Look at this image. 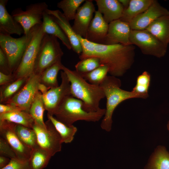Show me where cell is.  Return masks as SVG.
<instances>
[{
	"label": "cell",
	"mask_w": 169,
	"mask_h": 169,
	"mask_svg": "<svg viewBox=\"0 0 169 169\" xmlns=\"http://www.w3.org/2000/svg\"><path fill=\"white\" fill-rule=\"evenodd\" d=\"M77 36L82 48L79 57L80 59L91 57L98 58L101 65L108 67V73L112 76H122L130 68L134 62L135 47L133 44H96Z\"/></svg>",
	"instance_id": "cell-1"
},
{
	"label": "cell",
	"mask_w": 169,
	"mask_h": 169,
	"mask_svg": "<svg viewBox=\"0 0 169 169\" xmlns=\"http://www.w3.org/2000/svg\"><path fill=\"white\" fill-rule=\"evenodd\" d=\"M62 70L70 83L71 96L83 102L84 110L90 112L100 110V102L105 97L101 87L89 83L75 70H71L64 65Z\"/></svg>",
	"instance_id": "cell-2"
},
{
	"label": "cell",
	"mask_w": 169,
	"mask_h": 169,
	"mask_svg": "<svg viewBox=\"0 0 169 169\" xmlns=\"http://www.w3.org/2000/svg\"><path fill=\"white\" fill-rule=\"evenodd\" d=\"M106 98V111L101 124V128L109 132L111 129L113 113L117 106L123 101L132 98L143 97L132 92L121 89V82L116 77L107 76L100 85Z\"/></svg>",
	"instance_id": "cell-3"
},
{
	"label": "cell",
	"mask_w": 169,
	"mask_h": 169,
	"mask_svg": "<svg viewBox=\"0 0 169 169\" xmlns=\"http://www.w3.org/2000/svg\"><path fill=\"white\" fill-rule=\"evenodd\" d=\"M105 109H101L93 112L86 111L81 100L71 95L66 97L53 114L59 120L71 126L78 120L95 122L104 116Z\"/></svg>",
	"instance_id": "cell-4"
},
{
	"label": "cell",
	"mask_w": 169,
	"mask_h": 169,
	"mask_svg": "<svg viewBox=\"0 0 169 169\" xmlns=\"http://www.w3.org/2000/svg\"><path fill=\"white\" fill-rule=\"evenodd\" d=\"M40 25L34 26L28 34H23L18 38L0 33V48L7 57L11 72L18 66L27 46Z\"/></svg>",
	"instance_id": "cell-5"
},
{
	"label": "cell",
	"mask_w": 169,
	"mask_h": 169,
	"mask_svg": "<svg viewBox=\"0 0 169 169\" xmlns=\"http://www.w3.org/2000/svg\"><path fill=\"white\" fill-rule=\"evenodd\" d=\"M63 54L57 38L45 33L40 44L33 72L41 75L49 67L61 62Z\"/></svg>",
	"instance_id": "cell-6"
},
{
	"label": "cell",
	"mask_w": 169,
	"mask_h": 169,
	"mask_svg": "<svg viewBox=\"0 0 169 169\" xmlns=\"http://www.w3.org/2000/svg\"><path fill=\"white\" fill-rule=\"evenodd\" d=\"M130 40L132 44L138 47L145 55L160 58L167 52V46L146 29L131 30Z\"/></svg>",
	"instance_id": "cell-7"
},
{
	"label": "cell",
	"mask_w": 169,
	"mask_h": 169,
	"mask_svg": "<svg viewBox=\"0 0 169 169\" xmlns=\"http://www.w3.org/2000/svg\"><path fill=\"white\" fill-rule=\"evenodd\" d=\"M45 34L41 24L27 46L19 64L14 71L13 75L16 79L28 77L33 73L40 44Z\"/></svg>",
	"instance_id": "cell-8"
},
{
	"label": "cell",
	"mask_w": 169,
	"mask_h": 169,
	"mask_svg": "<svg viewBox=\"0 0 169 169\" xmlns=\"http://www.w3.org/2000/svg\"><path fill=\"white\" fill-rule=\"evenodd\" d=\"M40 75L33 73L20 89L5 103L29 113L31 105L38 91Z\"/></svg>",
	"instance_id": "cell-9"
},
{
	"label": "cell",
	"mask_w": 169,
	"mask_h": 169,
	"mask_svg": "<svg viewBox=\"0 0 169 169\" xmlns=\"http://www.w3.org/2000/svg\"><path fill=\"white\" fill-rule=\"evenodd\" d=\"M48 9L45 2L31 4L26 6L25 11L21 8L14 9L12 15L21 25L24 34H28L34 26L42 23L43 15Z\"/></svg>",
	"instance_id": "cell-10"
},
{
	"label": "cell",
	"mask_w": 169,
	"mask_h": 169,
	"mask_svg": "<svg viewBox=\"0 0 169 169\" xmlns=\"http://www.w3.org/2000/svg\"><path fill=\"white\" fill-rule=\"evenodd\" d=\"M43 128L34 123L32 129L35 132L39 146L52 156L61 150L62 142L60 136L49 119L45 122Z\"/></svg>",
	"instance_id": "cell-11"
},
{
	"label": "cell",
	"mask_w": 169,
	"mask_h": 169,
	"mask_svg": "<svg viewBox=\"0 0 169 169\" xmlns=\"http://www.w3.org/2000/svg\"><path fill=\"white\" fill-rule=\"evenodd\" d=\"M61 83L59 86L50 89L42 95V99L45 110L47 114L53 115L64 99L71 95L70 83L66 74L61 72Z\"/></svg>",
	"instance_id": "cell-12"
},
{
	"label": "cell",
	"mask_w": 169,
	"mask_h": 169,
	"mask_svg": "<svg viewBox=\"0 0 169 169\" xmlns=\"http://www.w3.org/2000/svg\"><path fill=\"white\" fill-rule=\"evenodd\" d=\"M17 124L6 120H0V137L5 140L14 151L18 159L28 161L32 150L25 146L17 136Z\"/></svg>",
	"instance_id": "cell-13"
},
{
	"label": "cell",
	"mask_w": 169,
	"mask_h": 169,
	"mask_svg": "<svg viewBox=\"0 0 169 169\" xmlns=\"http://www.w3.org/2000/svg\"><path fill=\"white\" fill-rule=\"evenodd\" d=\"M167 15H169V11L161 5L157 1L153 0L146 11L135 18L129 24L131 30H145L158 18Z\"/></svg>",
	"instance_id": "cell-14"
},
{
	"label": "cell",
	"mask_w": 169,
	"mask_h": 169,
	"mask_svg": "<svg viewBox=\"0 0 169 169\" xmlns=\"http://www.w3.org/2000/svg\"><path fill=\"white\" fill-rule=\"evenodd\" d=\"M95 7L91 0H85L78 8L72 26L77 35L85 38L88 29L95 12Z\"/></svg>",
	"instance_id": "cell-15"
},
{
	"label": "cell",
	"mask_w": 169,
	"mask_h": 169,
	"mask_svg": "<svg viewBox=\"0 0 169 169\" xmlns=\"http://www.w3.org/2000/svg\"><path fill=\"white\" fill-rule=\"evenodd\" d=\"M131 30L129 23L120 19L110 23L104 44H132L130 40Z\"/></svg>",
	"instance_id": "cell-16"
},
{
	"label": "cell",
	"mask_w": 169,
	"mask_h": 169,
	"mask_svg": "<svg viewBox=\"0 0 169 169\" xmlns=\"http://www.w3.org/2000/svg\"><path fill=\"white\" fill-rule=\"evenodd\" d=\"M109 24L104 20L102 14L96 11L87 30L85 39L93 43L104 44Z\"/></svg>",
	"instance_id": "cell-17"
},
{
	"label": "cell",
	"mask_w": 169,
	"mask_h": 169,
	"mask_svg": "<svg viewBox=\"0 0 169 169\" xmlns=\"http://www.w3.org/2000/svg\"><path fill=\"white\" fill-rule=\"evenodd\" d=\"M47 12L51 15L53 19L63 31L70 42L72 49L80 55L82 51V45L77 35L71 26L69 21L65 17L63 13L59 10L48 9Z\"/></svg>",
	"instance_id": "cell-18"
},
{
	"label": "cell",
	"mask_w": 169,
	"mask_h": 169,
	"mask_svg": "<svg viewBox=\"0 0 169 169\" xmlns=\"http://www.w3.org/2000/svg\"><path fill=\"white\" fill-rule=\"evenodd\" d=\"M8 1L0 0V33L19 36L24 34L22 26L7 11L6 6Z\"/></svg>",
	"instance_id": "cell-19"
},
{
	"label": "cell",
	"mask_w": 169,
	"mask_h": 169,
	"mask_svg": "<svg viewBox=\"0 0 169 169\" xmlns=\"http://www.w3.org/2000/svg\"><path fill=\"white\" fill-rule=\"evenodd\" d=\"M98 11L108 24L121 18L124 8L118 0H95Z\"/></svg>",
	"instance_id": "cell-20"
},
{
	"label": "cell",
	"mask_w": 169,
	"mask_h": 169,
	"mask_svg": "<svg viewBox=\"0 0 169 169\" xmlns=\"http://www.w3.org/2000/svg\"><path fill=\"white\" fill-rule=\"evenodd\" d=\"M47 10L44 14L42 23L44 33L59 38L68 49H71V46L67 36Z\"/></svg>",
	"instance_id": "cell-21"
},
{
	"label": "cell",
	"mask_w": 169,
	"mask_h": 169,
	"mask_svg": "<svg viewBox=\"0 0 169 169\" xmlns=\"http://www.w3.org/2000/svg\"><path fill=\"white\" fill-rule=\"evenodd\" d=\"M146 29L168 46L169 44V15L159 18Z\"/></svg>",
	"instance_id": "cell-22"
},
{
	"label": "cell",
	"mask_w": 169,
	"mask_h": 169,
	"mask_svg": "<svg viewBox=\"0 0 169 169\" xmlns=\"http://www.w3.org/2000/svg\"><path fill=\"white\" fill-rule=\"evenodd\" d=\"M153 0H130L128 7L124 9L120 19L129 23L144 12L151 5Z\"/></svg>",
	"instance_id": "cell-23"
},
{
	"label": "cell",
	"mask_w": 169,
	"mask_h": 169,
	"mask_svg": "<svg viewBox=\"0 0 169 169\" xmlns=\"http://www.w3.org/2000/svg\"><path fill=\"white\" fill-rule=\"evenodd\" d=\"M0 120H6L30 128L34 123L29 113L22 110L0 114Z\"/></svg>",
	"instance_id": "cell-24"
},
{
	"label": "cell",
	"mask_w": 169,
	"mask_h": 169,
	"mask_svg": "<svg viewBox=\"0 0 169 169\" xmlns=\"http://www.w3.org/2000/svg\"><path fill=\"white\" fill-rule=\"evenodd\" d=\"M50 120L59 134L62 143H70L73 140L77 131V128L73 125H67L58 120L54 115L47 114Z\"/></svg>",
	"instance_id": "cell-25"
},
{
	"label": "cell",
	"mask_w": 169,
	"mask_h": 169,
	"mask_svg": "<svg viewBox=\"0 0 169 169\" xmlns=\"http://www.w3.org/2000/svg\"><path fill=\"white\" fill-rule=\"evenodd\" d=\"M15 131L21 142L32 150L39 146L37 135L33 129L17 124Z\"/></svg>",
	"instance_id": "cell-26"
},
{
	"label": "cell",
	"mask_w": 169,
	"mask_h": 169,
	"mask_svg": "<svg viewBox=\"0 0 169 169\" xmlns=\"http://www.w3.org/2000/svg\"><path fill=\"white\" fill-rule=\"evenodd\" d=\"M52 156L39 146L32 150L28 162L32 169H43L47 166Z\"/></svg>",
	"instance_id": "cell-27"
},
{
	"label": "cell",
	"mask_w": 169,
	"mask_h": 169,
	"mask_svg": "<svg viewBox=\"0 0 169 169\" xmlns=\"http://www.w3.org/2000/svg\"><path fill=\"white\" fill-rule=\"evenodd\" d=\"M147 169H169V152L163 146L156 149Z\"/></svg>",
	"instance_id": "cell-28"
},
{
	"label": "cell",
	"mask_w": 169,
	"mask_h": 169,
	"mask_svg": "<svg viewBox=\"0 0 169 169\" xmlns=\"http://www.w3.org/2000/svg\"><path fill=\"white\" fill-rule=\"evenodd\" d=\"M45 110L42 94L38 91L30 107L29 113L34 120L35 123L45 128L46 125L43 119Z\"/></svg>",
	"instance_id": "cell-29"
},
{
	"label": "cell",
	"mask_w": 169,
	"mask_h": 169,
	"mask_svg": "<svg viewBox=\"0 0 169 169\" xmlns=\"http://www.w3.org/2000/svg\"><path fill=\"white\" fill-rule=\"evenodd\" d=\"M63 65L59 62L47 68L40 75V82L50 89L58 86L57 75L59 71L62 70Z\"/></svg>",
	"instance_id": "cell-30"
},
{
	"label": "cell",
	"mask_w": 169,
	"mask_h": 169,
	"mask_svg": "<svg viewBox=\"0 0 169 169\" xmlns=\"http://www.w3.org/2000/svg\"><path fill=\"white\" fill-rule=\"evenodd\" d=\"M84 0H63L58 2L57 7L61 9L65 17L69 21L74 19L77 10Z\"/></svg>",
	"instance_id": "cell-31"
},
{
	"label": "cell",
	"mask_w": 169,
	"mask_h": 169,
	"mask_svg": "<svg viewBox=\"0 0 169 169\" xmlns=\"http://www.w3.org/2000/svg\"><path fill=\"white\" fill-rule=\"evenodd\" d=\"M108 71V68L107 66L101 65L89 73L81 75L90 84L100 85L107 76Z\"/></svg>",
	"instance_id": "cell-32"
},
{
	"label": "cell",
	"mask_w": 169,
	"mask_h": 169,
	"mask_svg": "<svg viewBox=\"0 0 169 169\" xmlns=\"http://www.w3.org/2000/svg\"><path fill=\"white\" fill-rule=\"evenodd\" d=\"M101 65L99 59L91 57L80 60L75 65V70L80 74L89 73Z\"/></svg>",
	"instance_id": "cell-33"
},
{
	"label": "cell",
	"mask_w": 169,
	"mask_h": 169,
	"mask_svg": "<svg viewBox=\"0 0 169 169\" xmlns=\"http://www.w3.org/2000/svg\"><path fill=\"white\" fill-rule=\"evenodd\" d=\"M28 78L18 79L5 87L1 92V101L6 102L12 97L20 89Z\"/></svg>",
	"instance_id": "cell-34"
},
{
	"label": "cell",
	"mask_w": 169,
	"mask_h": 169,
	"mask_svg": "<svg viewBox=\"0 0 169 169\" xmlns=\"http://www.w3.org/2000/svg\"><path fill=\"white\" fill-rule=\"evenodd\" d=\"M150 80L151 76L149 73L146 71H144L137 77L136 84L132 91L142 95H148V90Z\"/></svg>",
	"instance_id": "cell-35"
},
{
	"label": "cell",
	"mask_w": 169,
	"mask_h": 169,
	"mask_svg": "<svg viewBox=\"0 0 169 169\" xmlns=\"http://www.w3.org/2000/svg\"><path fill=\"white\" fill-rule=\"evenodd\" d=\"M0 156L10 159L17 157L13 150L8 142L4 139L0 138Z\"/></svg>",
	"instance_id": "cell-36"
},
{
	"label": "cell",
	"mask_w": 169,
	"mask_h": 169,
	"mask_svg": "<svg viewBox=\"0 0 169 169\" xmlns=\"http://www.w3.org/2000/svg\"><path fill=\"white\" fill-rule=\"evenodd\" d=\"M1 169H32L28 161H23L17 157L11 159L9 163Z\"/></svg>",
	"instance_id": "cell-37"
},
{
	"label": "cell",
	"mask_w": 169,
	"mask_h": 169,
	"mask_svg": "<svg viewBox=\"0 0 169 169\" xmlns=\"http://www.w3.org/2000/svg\"><path fill=\"white\" fill-rule=\"evenodd\" d=\"M0 72L5 74L11 73L7 57L1 48H0Z\"/></svg>",
	"instance_id": "cell-38"
},
{
	"label": "cell",
	"mask_w": 169,
	"mask_h": 169,
	"mask_svg": "<svg viewBox=\"0 0 169 169\" xmlns=\"http://www.w3.org/2000/svg\"><path fill=\"white\" fill-rule=\"evenodd\" d=\"M18 110H21L17 107L9 104H0V114Z\"/></svg>",
	"instance_id": "cell-39"
},
{
	"label": "cell",
	"mask_w": 169,
	"mask_h": 169,
	"mask_svg": "<svg viewBox=\"0 0 169 169\" xmlns=\"http://www.w3.org/2000/svg\"><path fill=\"white\" fill-rule=\"evenodd\" d=\"M13 76L10 74H6L1 72H0V85H3L7 84L13 79Z\"/></svg>",
	"instance_id": "cell-40"
},
{
	"label": "cell",
	"mask_w": 169,
	"mask_h": 169,
	"mask_svg": "<svg viewBox=\"0 0 169 169\" xmlns=\"http://www.w3.org/2000/svg\"><path fill=\"white\" fill-rule=\"evenodd\" d=\"M11 159L2 156H0V169L6 166L9 163Z\"/></svg>",
	"instance_id": "cell-41"
},
{
	"label": "cell",
	"mask_w": 169,
	"mask_h": 169,
	"mask_svg": "<svg viewBox=\"0 0 169 169\" xmlns=\"http://www.w3.org/2000/svg\"><path fill=\"white\" fill-rule=\"evenodd\" d=\"M38 90L41 93L42 95L45 94L50 89L45 85L40 82L38 84Z\"/></svg>",
	"instance_id": "cell-42"
},
{
	"label": "cell",
	"mask_w": 169,
	"mask_h": 169,
	"mask_svg": "<svg viewBox=\"0 0 169 169\" xmlns=\"http://www.w3.org/2000/svg\"><path fill=\"white\" fill-rule=\"evenodd\" d=\"M122 5L124 9L127 8L128 6L130 0H118Z\"/></svg>",
	"instance_id": "cell-43"
},
{
	"label": "cell",
	"mask_w": 169,
	"mask_h": 169,
	"mask_svg": "<svg viewBox=\"0 0 169 169\" xmlns=\"http://www.w3.org/2000/svg\"><path fill=\"white\" fill-rule=\"evenodd\" d=\"M167 128L168 131H169V121H168L167 124Z\"/></svg>",
	"instance_id": "cell-44"
}]
</instances>
